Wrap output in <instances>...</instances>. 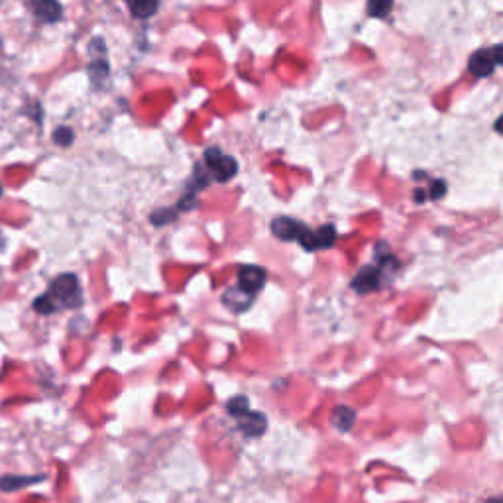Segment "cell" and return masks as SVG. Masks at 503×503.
<instances>
[{
	"instance_id": "1",
	"label": "cell",
	"mask_w": 503,
	"mask_h": 503,
	"mask_svg": "<svg viewBox=\"0 0 503 503\" xmlns=\"http://www.w3.org/2000/svg\"><path fill=\"white\" fill-rule=\"evenodd\" d=\"M81 305V287L77 277L71 273L59 275L52 287L48 289V293L38 297V301L34 303V309L40 311L42 314H50L59 309H75Z\"/></svg>"
},
{
	"instance_id": "2",
	"label": "cell",
	"mask_w": 503,
	"mask_h": 503,
	"mask_svg": "<svg viewBox=\"0 0 503 503\" xmlns=\"http://www.w3.org/2000/svg\"><path fill=\"white\" fill-rule=\"evenodd\" d=\"M265 279H268L265 270L258 268V265H244L238 272V285L234 289H231V291H226V293L234 295V297L244 295V299L250 303L252 299L263 289Z\"/></svg>"
},
{
	"instance_id": "3",
	"label": "cell",
	"mask_w": 503,
	"mask_h": 503,
	"mask_svg": "<svg viewBox=\"0 0 503 503\" xmlns=\"http://www.w3.org/2000/svg\"><path fill=\"white\" fill-rule=\"evenodd\" d=\"M203 159H205L207 169L214 175V179H217V181H222V183L231 181V179L236 175V171H238L236 159L231 156H224L219 147H209V150L205 152V157H203Z\"/></svg>"
},
{
	"instance_id": "4",
	"label": "cell",
	"mask_w": 503,
	"mask_h": 503,
	"mask_svg": "<svg viewBox=\"0 0 503 503\" xmlns=\"http://www.w3.org/2000/svg\"><path fill=\"white\" fill-rule=\"evenodd\" d=\"M503 61V48L497 43L493 48H483V50H478L470 57V71L476 77H488L492 75Z\"/></svg>"
},
{
	"instance_id": "5",
	"label": "cell",
	"mask_w": 503,
	"mask_h": 503,
	"mask_svg": "<svg viewBox=\"0 0 503 503\" xmlns=\"http://www.w3.org/2000/svg\"><path fill=\"white\" fill-rule=\"evenodd\" d=\"M299 242H301V246H303L305 250L309 252L326 250V248H330L336 242V228L333 224H325V226H321L316 232L307 228V231L303 232V236L299 238Z\"/></svg>"
},
{
	"instance_id": "6",
	"label": "cell",
	"mask_w": 503,
	"mask_h": 503,
	"mask_svg": "<svg viewBox=\"0 0 503 503\" xmlns=\"http://www.w3.org/2000/svg\"><path fill=\"white\" fill-rule=\"evenodd\" d=\"M305 231H307L305 224H301V222H297V220L293 219H289V217H279V219H275L272 222V232L279 238V240L299 242V238L303 236Z\"/></svg>"
},
{
	"instance_id": "7",
	"label": "cell",
	"mask_w": 503,
	"mask_h": 503,
	"mask_svg": "<svg viewBox=\"0 0 503 503\" xmlns=\"http://www.w3.org/2000/svg\"><path fill=\"white\" fill-rule=\"evenodd\" d=\"M236 421H238V427H240L242 432L248 435V437H260V435H263L265 425H268V421H265L262 413H256L252 409H248L246 413H242L240 417H236Z\"/></svg>"
},
{
	"instance_id": "8",
	"label": "cell",
	"mask_w": 503,
	"mask_h": 503,
	"mask_svg": "<svg viewBox=\"0 0 503 503\" xmlns=\"http://www.w3.org/2000/svg\"><path fill=\"white\" fill-rule=\"evenodd\" d=\"M379 270L381 268H364L362 272L358 273L352 282V289L358 293H370V291H376L379 287Z\"/></svg>"
},
{
	"instance_id": "9",
	"label": "cell",
	"mask_w": 503,
	"mask_h": 503,
	"mask_svg": "<svg viewBox=\"0 0 503 503\" xmlns=\"http://www.w3.org/2000/svg\"><path fill=\"white\" fill-rule=\"evenodd\" d=\"M34 14L42 22H57L61 18V6L52 0H42V2H34L31 4Z\"/></svg>"
},
{
	"instance_id": "10",
	"label": "cell",
	"mask_w": 503,
	"mask_h": 503,
	"mask_svg": "<svg viewBox=\"0 0 503 503\" xmlns=\"http://www.w3.org/2000/svg\"><path fill=\"white\" fill-rule=\"evenodd\" d=\"M43 476H2L0 478V490L2 492H16L20 488L42 482Z\"/></svg>"
},
{
	"instance_id": "11",
	"label": "cell",
	"mask_w": 503,
	"mask_h": 503,
	"mask_svg": "<svg viewBox=\"0 0 503 503\" xmlns=\"http://www.w3.org/2000/svg\"><path fill=\"white\" fill-rule=\"evenodd\" d=\"M330 421H333V425H335L336 429L342 430V432H348V430L354 427V423H356V413L350 407L340 405V407H336L335 411H333Z\"/></svg>"
},
{
	"instance_id": "12",
	"label": "cell",
	"mask_w": 503,
	"mask_h": 503,
	"mask_svg": "<svg viewBox=\"0 0 503 503\" xmlns=\"http://www.w3.org/2000/svg\"><path fill=\"white\" fill-rule=\"evenodd\" d=\"M128 6L136 18H150V16H154V12L157 10L159 4L154 0H138V2H130Z\"/></svg>"
},
{
	"instance_id": "13",
	"label": "cell",
	"mask_w": 503,
	"mask_h": 503,
	"mask_svg": "<svg viewBox=\"0 0 503 503\" xmlns=\"http://www.w3.org/2000/svg\"><path fill=\"white\" fill-rule=\"evenodd\" d=\"M250 409V405H248V399L246 398H234L228 401V413H231L232 417L236 419V417H240L242 413H246Z\"/></svg>"
},
{
	"instance_id": "14",
	"label": "cell",
	"mask_w": 503,
	"mask_h": 503,
	"mask_svg": "<svg viewBox=\"0 0 503 503\" xmlns=\"http://www.w3.org/2000/svg\"><path fill=\"white\" fill-rule=\"evenodd\" d=\"M389 10H391V2H370L367 4V12L374 18H384V16H388Z\"/></svg>"
},
{
	"instance_id": "15",
	"label": "cell",
	"mask_w": 503,
	"mask_h": 503,
	"mask_svg": "<svg viewBox=\"0 0 503 503\" xmlns=\"http://www.w3.org/2000/svg\"><path fill=\"white\" fill-rule=\"evenodd\" d=\"M53 140H55L59 146H69V144L73 142V132H71L69 128L61 126V128H57V130L53 132Z\"/></svg>"
},
{
	"instance_id": "16",
	"label": "cell",
	"mask_w": 503,
	"mask_h": 503,
	"mask_svg": "<svg viewBox=\"0 0 503 503\" xmlns=\"http://www.w3.org/2000/svg\"><path fill=\"white\" fill-rule=\"evenodd\" d=\"M430 193L427 195V199H432V201H437L440 199L444 193H446V183L444 181H440V179H435L432 183H430Z\"/></svg>"
},
{
	"instance_id": "17",
	"label": "cell",
	"mask_w": 503,
	"mask_h": 503,
	"mask_svg": "<svg viewBox=\"0 0 503 503\" xmlns=\"http://www.w3.org/2000/svg\"><path fill=\"white\" fill-rule=\"evenodd\" d=\"M488 503H502V500L500 497H492V500H488Z\"/></svg>"
},
{
	"instance_id": "18",
	"label": "cell",
	"mask_w": 503,
	"mask_h": 503,
	"mask_svg": "<svg viewBox=\"0 0 503 503\" xmlns=\"http://www.w3.org/2000/svg\"><path fill=\"white\" fill-rule=\"evenodd\" d=\"M0 197H2V189H0Z\"/></svg>"
}]
</instances>
